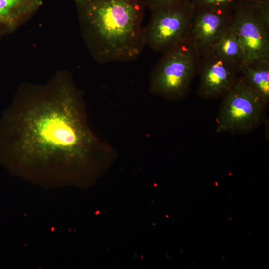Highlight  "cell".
<instances>
[{
    "label": "cell",
    "instance_id": "obj_2",
    "mask_svg": "<svg viewBox=\"0 0 269 269\" xmlns=\"http://www.w3.org/2000/svg\"><path fill=\"white\" fill-rule=\"evenodd\" d=\"M81 33L100 64L136 59L145 47L142 0H74Z\"/></svg>",
    "mask_w": 269,
    "mask_h": 269
},
{
    "label": "cell",
    "instance_id": "obj_13",
    "mask_svg": "<svg viewBox=\"0 0 269 269\" xmlns=\"http://www.w3.org/2000/svg\"><path fill=\"white\" fill-rule=\"evenodd\" d=\"M189 0H146L145 3L148 8L151 9L161 6Z\"/></svg>",
    "mask_w": 269,
    "mask_h": 269
},
{
    "label": "cell",
    "instance_id": "obj_3",
    "mask_svg": "<svg viewBox=\"0 0 269 269\" xmlns=\"http://www.w3.org/2000/svg\"><path fill=\"white\" fill-rule=\"evenodd\" d=\"M200 54L189 36L163 54L149 76V91L170 101L184 99L198 74Z\"/></svg>",
    "mask_w": 269,
    "mask_h": 269
},
{
    "label": "cell",
    "instance_id": "obj_5",
    "mask_svg": "<svg viewBox=\"0 0 269 269\" xmlns=\"http://www.w3.org/2000/svg\"><path fill=\"white\" fill-rule=\"evenodd\" d=\"M192 0L177 2L150 9L144 27V42L154 51L167 52L190 36L193 13Z\"/></svg>",
    "mask_w": 269,
    "mask_h": 269
},
{
    "label": "cell",
    "instance_id": "obj_1",
    "mask_svg": "<svg viewBox=\"0 0 269 269\" xmlns=\"http://www.w3.org/2000/svg\"><path fill=\"white\" fill-rule=\"evenodd\" d=\"M12 124L11 147L23 175L93 180L117 156L92 129L83 92L66 71L44 84L21 86Z\"/></svg>",
    "mask_w": 269,
    "mask_h": 269
},
{
    "label": "cell",
    "instance_id": "obj_14",
    "mask_svg": "<svg viewBox=\"0 0 269 269\" xmlns=\"http://www.w3.org/2000/svg\"><path fill=\"white\" fill-rule=\"evenodd\" d=\"M259 0H241V3H249Z\"/></svg>",
    "mask_w": 269,
    "mask_h": 269
},
{
    "label": "cell",
    "instance_id": "obj_8",
    "mask_svg": "<svg viewBox=\"0 0 269 269\" xmlns=\"http://www.w3.org/2000/svg\"><path fill=\"white\" fill-rule=\"evenodd\" d=\"M233 27L243 44L245 60L269 56V29L256 16L249 4L241 3L236 7Z\"/></svg>",
    "mask_w": 269,
    "mask_h": 269
},
{
    "label": "cell",
    "instance_id": "obj_7",
    "mask_svg": "<svg viewBox=\"0 0 269 269\" xmlns=\"http://www.w3.org/2000/svg\"><path fill=\"white\" fill-rule=\"evenodd\" d=\"M234 21V11L195 6L190 37L200 54L211 49Z\"/></svg>",
    "mask_w": 269,
    "mask_h": 269
},
{
    "label": "cell",
    "instance_id": "obj_6",
    "mask_svg": "<svg viewBox=\"0 0 269 269\" xmlns=\"http://www.w3.org/2000/svg\"><path fill=\"white\" fill-rule=\"evenodd\" d=\"M200 54L198 97L204 100L222 98L239 77L240 65L230 62L212 49Z\"/></svg>",
    "mask_w": 269,
    "mask_h": 269
},
{
    "label": "cell",
    "instance_id": "obj_11",
    "mask_svg": "<svg viewBox=\"0 0 269 269\" xmlns=\"http://www.w3.org/2000/svg\"><path fill=\"white\" fill-rule=\"evenodd\" d=\"M211 49L226 60L238 65L246 59L243 44L233 25Z\"/></svg>",
    "mask_w": 269,
    "mask_h": 269
},
{
    "label": "cell",
    "instance_id": "obj_4",
    "mask_svg": "<svg viewBox=\"0 0 269 269\" xmlns=\"http://www.w3.org/2000/svg\"><path fill=\"white\" fill-rule=\"evenodd\" d=\"M222 98L216 119L217 132L247 133L263 122L267 105L240 75Z\"/></svg>",
    "mask_w": 269,
    "mask_h": 269
},
{
    "label": "cell",
    "instance_id": "obj_12",
    "mask_svg": "<svg viewBox=\"0 0 269 269\" xmlns=\"http://www.w3.org/2000/svg\"><path fill=\"white\" fill-rule=\"evenodd\" d=\"M196 7L234 11L241 0H192Z\"/></svg>",
    "mask_w": 269,
    "mask_h": 269
},
{
    "label": "cell",
    "instance_id": "obj_9",
    "mask_svg": "<svg viewBox=\"0 0 269 269\" xmlns=\"http://www.w3.org/2000/svg\"><path fill=\"white\" fill-rule=\"evenodd\" d=\"M42 3L43 0H0V37L28 20Z\"/></svg>",
    "mask_w": 269,
    "mask_h": 269
},
{
    "label": "cell",
    "instance_id": "obj_10",
    "mask_svg": "<svg viewBox=\"0 0 269 269\" xmlns=\"http://www.w3.org/2000/svg\"><path fill=\"white\" fill-rule=\"evenodd\" d=\"M239 75L264 102H269V56L244 60L239 65Z\"/></svg>",
    "mask_w": 269,
    "mask_h": 269
}]
</instances>
